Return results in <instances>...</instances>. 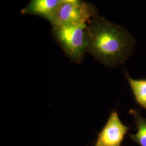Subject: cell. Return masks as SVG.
<instances>
[{
    "label": "cell",
    "mask_w": 146,
    "mask_h": 146,
    "mask_svg": "<svg viewBox=\"0 0 146 146\" xmlns=\"http://www.w3.org/2000/svg\"><path fill=\"white\" fill-rule=\"evenodd\" d=\"M87 52L107 68L123 64L131 56L135 39L125 28L98 15L87 24Z\"/></svg>",
    "instance_id": "cell-1"
},
{
    "label": "cell",
    "mask_w": 146,
    "mask_h": 146,
    "mask_svg": "<svg viewBox=\"0 0 146 146\" xmlns=\"http://www.w3.org/2000/svg\"><path fill=\"white\" fill-rule=\"evenodd\" d=\"M87 24L52 25V36L72 62H82L87 54Z\"/></svg>",
    "instance_id": "cell-2"
},
{
    "label": "cell",
    "mask_w": 146,
    "mask_h": 146,
    "mask_svg": "<svg viewBox=\"0 0 146 146\" xmlns=\"http://www.w3.org/2000/svg\"><path fill=\"white\" fill-rule=\"evenodd\" d=\"M99 15L98 9L88 2L61 3L52 21L53 25H83Z\"/></svg>",
    "instance_id": "cell-3"
},
{
    "label": "cell",
    "mask_w": 146,
    "mask_h": 146,
    "mask_svg": "<svg viewBox=\"0 0 146 146\" xmlns=\"http://www.w3.org/2000/svg\"><path fill=\"white\" fill-rule=\"evenodd\" d=\"M128 130L129 127L122 123L117 112L114 110L98 134L93 146H121Z\"/></svg>",
    "instance_id": "cell-4"
},
{
    "label": "cell",
    "mask_w": 146,
    "mask_h": 146,
    "mask_svg": "<svg viewBox=\"0 0 146 146\" xmlns=\"http://www.w3.org/2000/svg\"><path fill=\"white\" fill-rule=\"evenodd\" d=\"M60 5V0H31L21 13L24 15L38 16L50 22Z\"/></svg>",
    "instance_id": "cell-5"
},
{
    "label": "cell",
    "mask_w": 146,
    "mask_h": 146,
    "mask_svg": "<svg viewBox=\"0 0 146 146\" xmlns=\"http://www.w3.org/2000/svg\"><path fill=\"white\" fill-rule=\"evenodd\" d=\"M129 114L134 120L137 129L135 134H129L131 140L140 146H146V117L134 109L130 110Z\"/></svg>",
    "instance_id": "cell-6"
},
{
    "label": "cell",
    "mask_w": 146,
    "mask_h": 146,
    "mask_svg": "<svg viewBox=\"0 0 146 146\" xmlns=\"http://www.w3.org/2000/svg\"><path fill=\"white\" fill-rule=\"evenodd\" d=\"M125 75L136 102L146 110V79L135 80L131 78L125 71Z\"/></svg>",
    "instance_id": "cell-7"
},
{
    "label": "cell",
    "mask_w": 146,
    "mask_h": 146,
    "mask_svg": "<svg viewBox=\"0 0 146 146\" xmlns=\"http://www.w3.org/2000/svg\"><path fill=\"white\" fill-rule=\"evenodd\" d=\"M61 3H79L82 2V0H60Z\"/></svg>",
    "instance_id": "cell-8"
}]
</instances>
